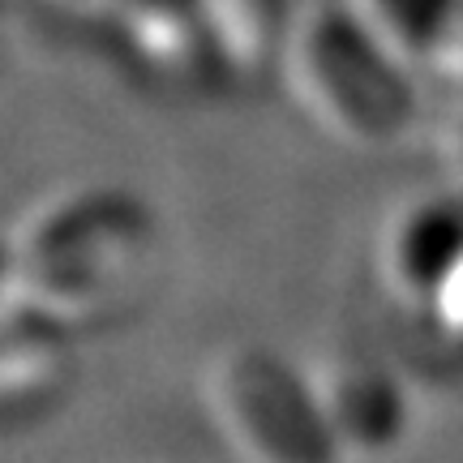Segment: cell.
I'll use <instances>...</instances> for the list:
<instances>
[{
	"instance_id": "6da1fadb",
	"label": "cell",
	"mask_w": 463,
	"mask_h": 463,
	"mask_svg": "<svg viewBox=\"0 0 463 463\" xmlns=\"http://www.w3.org/2000/svg\"><path fill=\"white\" fill-rule=\"evenodd\" d=\"M159 270V228L120 184H65L31 202L5 232L0 305H26L99 331L137 309Z\"/></svg>"
},
{
	"instance_id": "7a4b0ae2",
	"label": "cell",
	"mask_w": 463,
	"mask_h": 463,
	"mask_svg": "<svg viewBox=\"0 0 463 463\" xmlns=\"http://www.w3.org/2000/svg\"><path fill=\"white\" fill-rule=\"evenodd\" d=\"M202 412L236 463H339L300 364L258 344L219 352L198 378Z\"/></svg>"
},
{
	"instance_id": "3957f363",
	"label": "cell",
	"mask_w": 463,
	"mask_h": 463,
	"mask_svg": "<svg viewBox=\"0 0 463 463\" xmlns=\"http://www.w3.org/2000/svg\"><path fill=\"white\" fill-rule=\"evenodd\" d=\"M297 90L322 129L378 146L408 120V90L391 56L344 31H317L297 56Z\"/></svg>"
},
{
	"instance_id": "277c9868",
	"label": "cell",
	"mask_w": 463,
	"mask_h": 463,
	"mask_svg": "<svg viewBox=\"0 0 463 463\" xmlns=\"http://www.w3.org/2000/svg\"><path fill=\"white\" fill-rule=\"evenodd\" d=\"M317 416L331 433L339 463L391 459L412 430V403L399 378L364 347L335 344L300 364Z\"/></svg>"
},
{
	"instance_id": "5b68a950",
	"label": "cell",
	"mask_w": 463,
	"mask_h": 463,
	"mask_svg": "<svg viewBox=\"0 0 463 463\" xmlns=\"http://www.w3.org/2000/svg\"><path fill=\"white\" fill-rule=\"evenodd\" d=\"M463 249V198L450 194H425L408 198L382 219L369 266H373V288L386 300V309L403 317L420 292L438 279V270Z\"/></svg>"
},
{
	"instance_id": "8992f818",
	"label": "cell",
	"mask_w": 463,
	"mask_h": 463,
	"mask_svg": "<svg viewBox=\"0 0 463 463\" xmlns=\"http://www.w3.org/2000/svg\"><path fill=\"white\" fill-rule=\"evenodd\" d=\"M73 364L78 331L26 305H0V408L9 420L43 412L73 382Z\"/></svg>"
},
{
	"instance_id": "52a82bcc",
	"label": "cell",
	"mask_w": 463,
	"mask_h": 463,
	"mask_svg": "<svg viewBox=\"0 0 463 463\" xmlns=\"http://www.w3.org/2000/svg\"><path fill=\"white\" fill-rule=\"evenodd\" d=\"M395 322L433 361H463V249L438 270V279L420 292L412 309Z\"/></svg>"
}]
</instances>
